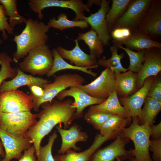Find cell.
Wrapping results in <instances>:
<instances>
[{"label":"cell","instance_id":"6","mask_svg":"<svg viewBox=\"0 0 161 161\" xmlns=\"http://www.w3.org/2000/svg\"><path fill=\"white\" fill-rule=\"evenodd\" d=\"M37 114L31 112L16 113L0 112V128L13 135L25 137L37 121Z\"/></svg>","mask_w":161,"mask_h":161},{"label":"cell","instance_id":"1","mask_svg":"<svg viewBox=\"0 0 161 161\" xmlns=\"http://www.w3.org/2000/svg\"><path fill=\"white\" fill-rule=\"evenodd\" d=\"M73 102L71 99L63 101L53 100L52 103L47 102L41 105L42 109L37 114L38 120L30 127L25 136L33 144L37 161H40L39 149L43 138L58 124L63 123L64 129H68L75 119L76 109L71 107Z\"/></svg>","mask_w":161,"mask_h":161},{"label":"cell","instance_id":"31","mask_svg":"<svg viewBox=\"0 0 161 161\" xmlns=\"http://www.w3.org/2000/svg\"><path fill=\"white\" fill-rule=\"evenodd\" d=\"M17 2L16 0H0V4L4 7L5 14L8 16L10 25L13 30L16 25L25 23L27 20L18 13Z\"/></svg>","mask_w":161,"mask_h":161},{"label":"cell","instance_id":"8","mask_svg":"<svg viewBox=\"0 0 161 161\" xmlns=\"http://www.w3.org/2000/svg\"><path fill=\"white\" fill-rule=\"evenodd\" d=\"M151 1V0L131 1L126 10L114 24L111 31L117 27H126L131 30H135L143 19Z\"/></svg>","mask_w":161,"mask_h":161},{"label":"cell","instance_id":"33","mask_svg":"<svg viewBox=\"0 0 161 161\" xmlns=\"http://www.w3.org/2000/svg\"><path fill=\"white\" fill-rule=\"evenodd\" d=\"M0 86L5 80L15 78L17 74V68H12L10 65L13 59L6 52L0 53Z\"/></svg>","mask_w":161,"mask_h":161},{"label":"cell","instance_id":"29","mask_svg":"<svg viewBox=\"0 0 161 161\" xmlns=\"http://www.w3.org/2000/svg\"><path fill=\"white\" fill-rule=\"evenodd\" d=\"M129 120L124 117L114 114L103 124L100 130V134L105 136L111 134L119 133L126 125Z\"/></svg>","mask_w":161,"mask_h":161},{"label":"cell","instance_id":"25","mask_svg":"<svg viewBox=\"0 0 161 161\" xmlns=\"http://www.w3.org/2000/svg\"><path fill=\"white\" fill-rule=\"evenodd\" d=\"M141 109L140 120L142 124L151 127L154 119L161 110V101L147 96Z\"/></svg>","mask_w":161,"mask_h":161},{"label":"cell","instance_id":"10","mask_svg":"<svg viewBox=\"0 0 161 161\" xmlns=\"http://www.w3.org/2000/svg\"><path fill=\"white\" fill-rule=\"evenodd\" d=\"M33 107L32 99L30 94L17 89L0 92V112H31Z\"/></svg>","mask_w":161,"mask_h":161},{"label":"cell","instance_id":"3","mask_svg":"<svg viewBox=\"0 0 161 161\" xmlns=\"http://www.w3.org/2000/svg\"><path fill=\"white\" fill-rule=\"evenodd\" d=\"M132 118L130 125L121 131L134 143V148L130 149L132 156L131 161H152L149 153L151 127L140 124L138 118Z\"/></svg>","mask_w":161,"mask_h":161},{"label":"cell","instance_id":"38","mask_svg":"<svg viewBox=\"0 0 161 161\" xmlns=\"http://www.w3.org/2000/svg\"><path fill=\"white\" fill-rule=\"evenodd\" d=\"M111 36L113 38V42H118L130 37L132 34L131 30L126 27H117L111 31Z\"/></svg>","mask_w":161,"mask_h":161},{"label":"cell","instance_id":"16","mask_svg":"<svg viewBox=\"0 0 161 161\" xmlns=\"http://www.w3.org/2000/svg\"><path fill=\"white\" fill-rule=\"evenodd\" d=\"M75 46L72 49L68 50L59 46L56 48L58 52L63 58L69 60L75 66L81 67L96 68L98 66L97 58L84 52L80 48L77 38L74 40Z\"/></svg>","mask_w":161,"mask_h":161},{"label":"cell","instance_id":"2","mask_svg":"<svg viewBox=\"0 0 161 161\" xmlns=\"http://www.w3.org/2000/svg\"><path fill=\"white\" fill-rule=\"evenodd\" d=\"M24 29L19 35H15L13 41L16 50L13 55V61L17 63L31 50L46 44L48 39L47 33L50 28L44 22L31 18L27 19Z\"/></svg>","mask_w":161,"mask_h":161},{"label":"cell","instance_id":"39","mask_svg":"<svg viewBox=\"0 0 161 161\" xmlns=\"http://www.w3.org/2000/svg\"><path fill=\"white\" fill-rule=\"evenodd\" d=\"M147 96L159 101H161V80L155 78L151 84Z\"/></svg>","mask_w":161,"mask_h":161},{"label":"cell","instance_id":"11","mask_svg":"<svg viewBox=\"0 0 161 161\" xmlns=\"http://www.w3.org/2000/svg\"><path fill=\"white\" fill-rule=\"evenodd\" d=\"M116 137L109 145L95 152L89 161H114L117 158L121 160L128 159L130 161L132 158L131 151L125 149L126 145L130 140L121 132Z\"/></svg>","mask_w":161,"mask_h":161},{"label":"cell","instance_id":"46","mask_svg":"<svg viewBox=\"0 0 161 161\" xmlns=\"http://www.w3.org/2000/svg\"><path fill=\"white\" fill-rule=\"evenodd\" d=\"M1 63V61H0V65Z\"/></svg>","mask_w":161,"mask_h":161},{"label":"cell","instance_id":"34","mask_svg":"<svg viewBox=\"0 0 161 161\" xmlns=\"http://www.w3.org/2000/svg\"><path fill=\"white\" fill-rule=\"evenodd\" d=\"M116 44L118 48L124 50L129 57L130 65L127 68L128 70L134 73H138L142 68L144 60V51L134 52L123 47L121 45Z\"/></svg>","mask_w":161,"mask_h":161},{"label":"cell","instance_id":"24","mask_svg":"<svg viewBox=\"0 0 161 161\" xmlns=\"http://www.w3.org/2000/svg\"><path fill=\"white\" fill-rule=\"evenodd\" d=\"M70 96L79 100L86 107L100 104L105 100L99 99L89 95L78 86L70 87L60 92L56 96L57 99L62 101L66 97Z\"/></svg>","mask_w":161,"mask_h":161},{"label":"cell","instance_id":"18","mask_svg":"<svg viewBox=\"0 0 161 161\" xmlns=\"http://www.w3.org/2000/svg\"><path fill=\"white\" fill-rule=\"evenodd\" d=\"M115 136L114 134L105 136L98 134L92 144L87 149L80 152L69 149L64 154L55 155L54 157L55 161H89L92 154L102 144Z\"/></svg>","mask_w":161,"mask_h":161},{"label":"cell","instance_id":"42","mask_svg":"<svg viewBox=\"0 0 161 161\" xmlns=\"http://www.w3.org/2000/svg\"><path fill=\"white\" fill-rule=\"evenodd\" d=\"M151 136L153 139H157L161 138V123L156 125H152L151 126Z\"/></svg>","mask_w":161,"mask_h":161},{"label":"cell","instance_id":"30","mask_svg":"<svg viewBox=\"0 0 161 161\" xmlns=\"http://www.w3.org/2000/svg\"><path fill=\"white\" fill-rule=\"evenodd\" d=\"M67 16L64 13H60L56 19L55 17L50 19L47 25L61 31L67 28L78 27L81 29L88 28L89 24L85 20L75 21L68 19Z\"/></svg>","mask_w":161,"mask_h":161},{"label":"cell","instance_id":"5","mask_svg":"<svg viewBox=\"0 0 161 161\" xmlns=\"http://www.w3.org/2000/svg\"><path fill=\"white\" fill-rule=\"evenodd\" d=\"M53 61L52 51L46 44L30 50L18 66L23 72L30 73L33 76H43L50 71Z\"/></svg>","mask_w":161,"mask_h":161},{"label":"cell","instance_id":"35","mask_svg":"<svg viewBox=\"0 0 161 161\" xmlns=\"http://www.w3.org/2000/svg\"><path fill=\"white\" fill-rule=\"evenodd\" d=\"M114 114L104 112L88 110L84 115V118L87 123L92 125L96 129L100 130L104 123Z\"/></svg>","mask_w":161,"mask_h":161},{"label":"cell","instance_id":"7","mask_svg":"<svg viewBox=\"0 0 161 161\" xmlns=\"http://www.w3.org/2000/svg\"><path fill=\"white\" fill-rule=\"evenodd\" d=\"M96 1H90L85 4L81 0H30L28 4L30 9L38 14V19L41 21L44 18L42 11L49 7H57L70 9L75 12L76 16L73 20H84V12L90 11V8Z\"/></svg>","mask_w":161,"mask_h":161},{"label":"cell","instance_id":"15","mask_svg":"<svg viewBox=\"0 0 161 161\" xmlns=\"http://www.w3.org/2000/svg\"><path fill=\"white\" fill-rule=\"evenodd\" d=\"M155 76H150L145 80L143 86L132 95L119 97L120 102L126 109L129 117L140 118L141 107L147 96L149 89Z\"/></svg>","mask_w":161,"mask_h":161},{"label":"cell","instance_id":"9","mask_svg":"<svg viewBox=\"0 0 161 161\" xmlns=\"http://www.w3.org/2000/svg\"><path fill=\"white\" fill-rule=\"evenodd\" d=\"M78 86L92 97L106 100L116 90L115 73L111 69L106 67L93 81Z\"/></svg>","mask_w":161,"mask_h":161},{"label":"cell","instance_id":"27","mask_svg":"<svg viewBox=\"0 0 161 161\" xmlns=\"http://www.w3.org/2000/svg\"><path fill=\"white\" fill-rule=\"evenodd\" d=\"M52 51L53 55V63L52 69L47 75V77L53 76L58 72L67 69L79 70L94 77L97 76V74L96 73L88 70L90 69L89 67H79L67 62L61 57L56 49H54Z\"/></svg>","mask_w":161,"mask_h":161},{"label":"cell","instance_id":"32","mask_svg":"<svg viewBox=\"0 0 161 161\" xmlns=\"http://www.w3.org/2000/svg\"><path fill=\"white\" fill-rule=\"evenodd\" d=\"M131 0H113L110 8L107 13L106 18L109 32L117 20L126 10Z\"/></svg>","mask_w":161,"mask_h":161},{"label":"cell","instance_id":"12","mask_svg":"<svg viewBox=\"0 0 161 161\" xmlns=\"http://www.w3.org/2000/svg\"><path fill=\"white\" fill-rule=\"evenodd\" d=\"M0 138L5 152L2 161H10L13 159L19 160L23 155L22 152L32 144L27 137L13 135L0 128Z\"/></svg>","mask_w":161,"mask_h":161},{"label":"cell","instance_id":"19","mask_svg":"<svg viewBox=\"0 0 161 161\" xmlns=\"http://www.w3.org/2000/svg\"><path fill=\"white\" fill-rule=\"evenodd\" d=\"M139 27L138 31L147 35L158 36L161 35L160 1H152L150 7Z\"/></svg>","mask_w":161,"mask_h":161},{"label":"cell","instance_id":"36","mask_svg":"<svg viewBox=\"0 0 161 161\" xmlns=\"http://www.w3.org/2000/svg\"><path fill=\"white\" fill-rule=\"evenodd\" d=\"M57 136L56 132L55 131L49 136L47 144L44 146H41L39 153L40 161H55L52 148Z\"/></svg>","mask_w":161,"mask_h":161},{"label":"cell","instance_id":"43","mask_svg":"<svg viewBox=\"0 0 161 161\" xmlns=\"http://www.w3.org/2000/svg\"><path fill=\"white\" fill-rule=\"evenodd\" d=\"M31 92L30 94L32 96L37 98L43 96L44 94L42 88L36 85H32L28 86Z\"/></svg>","mask_w":161,"mask_h":161},{"label":"cell","instance_id":"22","mask_svg":"<svg viewBox=\"0 0 161 161\" xmlns=\"http://www.w3.org/2000/svg\"><path fill=\"white\" fill-rule=\"evenodd\" d=\"M114 42L117 44H123L126 48L137 51L152 48H161L160 43L153 40L147 35L137 30L132 33L127 39Z\"/></svg>","mask_w":161,"mask_h":161},{"label":"cell","instance_id":"45","mask_svg":"<svg viewBox=\"0 0 161 161\" xmlns=\"http://www.w3.org/2000/svg\"><path fill=\"white\" fill-rule=\"evenodd\" d=\"M116 160H117V161H122L119 158H117Z\"/></svg>","mask_w":161,"mask_h":161},{"label":"cell","instance_id":"37","mask_svg":"<svg viewBox=\"0 0 161 161\" xmlns=\"http://www.w3.org/2000/svg\"><path fill=\"white\" fill-rule=\"evenodd\" d=\"M8 18L5 14L4 7L0 4V32H2L3 39L5 40L7 38L6 31L10 35L14 34V30L10 27L8 21ZM2 43V41L0 38V44Z\"/></svg>","mask_w":161,"mask_h":161},{"label":"cell","instance_id":"13","mask_svg":"<svg viewBox=\"0 0 161 161\" xmlns=\"http://www.w3.org/2000/svg\"><path fill=\"white\" fill-rule=\"evenodd\" d=\"M160 49L152 48L143 50L144 60L142 68L137 74V90L143 86L145 80L150 76H155L161 71Z\"/></svg>","mask_w":161,"mask_h":161},{"label":"cell","instance_id":"40","mask_svg":"<svg viewBox=\"0 0 161 161\" xmlns=\"http://www.w3.org/2000/svg\"><path fill=\"white\" fill-rule=\"evenodd\" d=\"M149 149L153 152L154 161H161V138L150 140Z\"/></svg>","mask_w":161,"mask_h":161},{"label":"cell","instance_id":"14","mask_svg":"<svg viewBox=\"0 0 161 161\" xmlns=\"http://www.w3.org/2000/svg\"><path fill=\"white\" fill-rule=\"evenodd\" d=\"M110 1L102 0L98 11L91 13L84 19L90 25L91 28L96 33L98 38L104 45H109L110 39L109 32L106 18V15L109 9Z\"/></svg>","mask_w":161,"mask_h":161},{"label":"cell","instance_id":"23","mask_svg":"<svg viewBox=\"0 0 161 161\" xmlns=\"http://www.w3.org/2000/svg\"><path fill=\"white\" fill-rule=\"evenodd\" d=\"M88 110L92 112L101 111L109 112L124 117L130 120L131 119L125 108L120 103L116 90L102 103L91 106Z\"/></svg>","mask_w":161,"mask_h":161},{"label":"cell","instance_id":"20","mask_svg":"<svg viewBox=\"0 0 161 161\" xmlns=\"http://www.w3.org/2000/svg\"><path fill=\"white\" fill-rule=\"evenodd\" d=\"M17 68V74L16 77L10 80L4 81L0 86V92L17 89L23 86L36 85L42 88L44 84L50 83L47 79L25 73L18 66Z\"/></svg>","mask_w":161,"mask_h":161},{"label":"cell","instance_id":"21","mask_svg":"<svg viewBox=\"0 0 161 161\" xmlns=\"http://www.w3.org/2000/svg\"><path fill=\"white\" fill-rule=\"evenodd\" d=\"M116 90L119 97L129 96L137 91V74L128 70L123 73L115 74Z\"/></svg>","mask_w":161,"mask_h":161},{"label":"cell","instance_id":"28","mask_svg":"<svg viewBox=\"0 0 161 161\" xmlns=\"http://www.w3.org/2000/svg\"><path fill=\"white\" fill-rule=\"evenodd\" d=\"M118 47L114 44L110 48L111 53L110 58L108 59L105 58L99 59L97 61V64L106 68L107 67L112 70L115 74L124 72L128 70L123 66L121 59L123 58L124 54L122 53H118Z\"/></svg>","mask_w":161,"mask_h":161},{"label":"cell","instance_id":"44","mask_svg":"<svg viewBox=\"0 0 161 161\" xmlns=\"http://www.w3.org/2000/svg\"><path fill=\"white\" fill-rule=\"evenodd\" d=\"M2 142L1 143V141H0V156H1L2 157H4L5 156V153H4L3 147H2ZM0 161H1L0 160Z\"/></svg>","mask_w":161,"mask_h":161},{"label":"cell","instance_id":"41","mask_svg":"<svg viewBox=\"0 0 161 161\" xmlns=\"http://www.w3.org/2000/svg\"><path fill=\"white\" fill-rule=\"evenodd\" d=\"M24 152L22 156L18 161H37L35 155V150L33 145Z\"/></svg>","mask_w":161,"mask_h":161},{"label":"cell","instance_id":"26","mask_svg":"<svg viewBox=\"0 0 161 161\" xmlns=\"http://www.w3.org/2000/svg\"><path fill=\"white\" fill-rule=\"evenodd\" d=\"M83 40L89 47L90 54L96 58H100L103 52L104 45L98 38L97 35L92 29L85 33L79 32L77 38Z\"/></svg>","mask_w":161,"mask_h":161},{"label":"cell","instance_id":"17","mask_svg":"<svg viewBox=\"0 0 161 161\" xmlns=\"http://www.w3.org/2000/svg\"><path fill=\"white\" fill-rule=\"evenodd\" d=\"M56 128L62 139L61 147L58 151L59 154H64L71 149L80 151V148L76 146V143L79 142H86L88 138L87 134L82 131L76 124H74L68 129L62 128L61 124L57 126Z\"/></svg>","mask_w":161,"mask_h":161},{"label":"cell","instance_id":"4","mask_svg":"<svg viewBox=\"0 0 161 161\" xmlns=\"http://www.w3.org/2000/svg\"><path fill=\"white\" fill-rule=\"evenodd\" d=\"M86 82L83 77L77 73H69L55 76L53 81L44 85L42 88L44 94L42 96L32 97L33 109L35 112L39 111L41 105L46 102L52 103L55 97L61 91L67 88L83 85Z\"/></svg>","mask_w":161,"mask_h":161}]
</instances>
